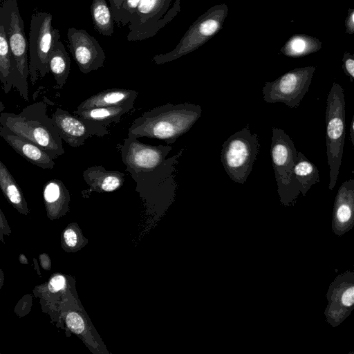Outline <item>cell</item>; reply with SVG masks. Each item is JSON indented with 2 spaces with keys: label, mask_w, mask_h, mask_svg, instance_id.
Masks as SVG:
<instances>
[{
  "label": "cell",
  "mask_w": 354,
  "mask_h": 354,
  "mask_svg": "<svg viewBox=\"0 0 354 354\" xmlns=\"http://www.w3.org/2000/svg\"><path fill=\"white\" fill-rule=\"evenodd\" d=\"M4 109V106L1 102H0V113Z\"/></svg>",
  "instance_id": "37"
},
{
  "label": "cell",
  "mask_w": 354,
  "mask_h": 354,
  "mask_svg": "<svg viewBox=\"0 0 354 354\" xmlns=\"http://www.w3.org/2000/svg\"><path fill=\"white\" fill-rule=\"evenodd\" d=\"M65 286V277L62 275H55L49 281L48 289L52 292H57L61 290H63Z\"/></svg>",
  "instance_id": "30"
},
{
  "label": "cell",
  "mask_w": 354,
  "mask_h": 354,
  "mask_svg": "<svg viewBox=\"0 0 354 354\" xmlns=\"http://www.w3.org/2000/svg\"><path fill=\"white\" fill-rule=\"evenodd\" d=\"M10 48L4 26L0 21V82L5 93H9L12 88L10 83Z\"/></svg>",
  "instance_id": "25"
},
{
  "label": "cell",
  "mask_w": 354,
  "mask_h": 354,
  "mask_svg": "<svg viewBox=\"0 0 354 354\" xmlns=\"http://www.w3.org/2000/svg\"><path fill=\"white\" fill-rule=\"evenodd\" d=\"M20 262L22 263H28V261H26V258L24 254H21L19 257Z\"/></svg>",
  "instance_id": "36"
},
{
  "label": "cell",
  "mask_w": 354,
  "mask_h": 354,
  "mask_svg": "<svg viewBox=\"0 0 354 354\" xmlns=\"http://www.w3.org/2000/svg\"><path fill=\"white\" fill-rule=\"evenodd\" d=\"M43 197L48 212L52 216L64 212L68 208L69 192L60 180L47 181L43 187Z\"/></svg>",
  "instance_id": "18"
},
{
  "label": "cell",
  "mask_w": 354,
  "mask_h": 354,
  "mask_svg": "<svg viewBox=\"0 0 354 354\" xmlns=\"http://www.w3.org/2000/svg\"><path fill=\"white\" fill-rule=\"evenodd\" d=\"M52 15L36 12L31 16L29 39V76L32 85L50 73L48 59L51 49L59 40V30L52 26Z\"/></svg>",
  "instance_id": "8"
},
{
  "label": "cell",
  "mask_w": 354,
  "mask_h": 354,
  "mask_svg": "<svg viewBox=\"0 0 354 354\" xmlns=\"http://www.w3.org/2000/svg\"><path fill=\"white\" fill-rule=\"evenodd\" d=\"M293 176L303 196L306 195L312 185L320 181L317 167L300 151H297Z\"/></svg>",
  "instance_id": "21"
},
{
  "label": "cell",
  "mask_w": 354,
  "mask_h": 354,
  "mask_svg": "<svg viewBox=\"0 0 354 354\" xmlns=\"http://www.w3.org/2000/svg\"><path fill=\"white\" fill-rule=\"evenodd\" d=\"M0 21L3 25L10 53V83L20 96L29 100L28 41L17 0H3L0 4Z\"/></svg>",
  "instance_id": "3"
},
{
  "label": "cell",
  "mask_w": 354,
  "mask_h": 354,
  "mask_svg": "<svg viewBox=\"0 0 354 354\" xmlns=\"http://www.w3.org/2000/svg\"><path fill=\"white\" fill-rule=\"evenodd\" d=\"M270 155L277 192L281 202L288 205L297 198L300 192L293 176L297 151L294 142L281 129L272 128Z\"/></svg>",
  "instance_id": "7"
},
{
  "label": "cell",
  "mask_w": 354,
  "mask_h": 354,
  "mask_svg": "<svg viewBox=\"0 0 354 354\" xmlns=\"http://www.w3.org/2000/svg\"><path fill=\"white\" fill-rule=\"evenodd\" d=\"M260 147L259 136L251 133L249 124L223 143L221 160L231 180L240 184L247 180Z\"/></svg>",
  "instance_id": "5"
},
{
  "label": "cell",
  "mask_w": 354,
  "mask_h": 354,
  "mask_svg": "<svg viewBox=\"0 0 354 354\" xmlns=\"http://www.w3.org/2000/svg\"><path fill=\"white\" fill-rule=\"evenodd\" d=\"M0 189L7 200L20 212H28L23 192L7 167L0 160Z\"/></svg>",
  "instance_id": "22"
},
{
  "label": "cell",
  "mask_w": 354,
  "mask_h": 354,
  "mask_svg": "<svg viewBox=\"0 0 354 354\" xmlns=\"http://www.w3.org/2000/svg\"><path fill=\"white\" fill-rule=\"evenodd\" d=\"M342 68L352 82L354 80V56L345 51L342 59Z\"/></svg>",
  "instance_id": "28"
},
{
  "label": "cell",
  "mask_w": 354,
  "mask_h": 354,
  "mask_svg": "<svg viewBox=\"0 0 354 354\" xmlns=\"http://www.w3.org/2000/svg\"><path fill=\"white\" fill-rule=\"evenodd\" d=\"M67 38L70 52L82 73L103 67L105 53L94 37L84 29L72 27L68 29Z\"/></svg>",
  "instance_id": "12"
},
{
  "label": "cell",
  "mask_w": 354,
  "mask_h": 354,
  "mask_svg": "<svg viewBox=\"0 0 354 354\" xmlns=\"http://www.w3.org/2000/svg\"><path fill=\"white\" fill-rule=\"evenodd\" d=\"M172 150L169 145H151L128 135L120 145V152L127 171H149L160 166Z\"/></svg>",
  "instance_id": "11"
},
{
  "label": "cell",
  "mask_w": 354,
  "mask_h": 354,
  "mask_svg": "<svg viewBox=\"0 0 354 354\" xmlns=\"http://www.w3.org/2000/svg\"><path fill=\"white\" fill-rule=\"evenodd\" d=\"M354 180L344 181L339 188L334 205V217L338 224H347L353 218Z\"/></svg>",
  "instance_id": "19"
},
{
  "label": "cell",
  "mask_w": 354,
  "mask_h": 354,
  "mask_svg": "<svg viewBox=\"0 0 354 354\" xmlns=\"http://www.w3.org/2000/svg\"><path fill=\"white\" fill-rule=\"evenodd\" d=\"M0 124L34 143L53 159L64 153L62 140L47 115V105L44 102L29 104L19 113L1 112Z\"/></svg>",
  "instance_id": "2"
},
{
  "label": "cell",
  "mask_w": 354,
  "mask_h": 354,
  "mask_svg": "<svg viewBox=\"0 0 354 354\" xmlns=\"http://www.w3.org/2000/svg\"><path fill=\"white\" fill-rule=\"evenodd\" d=\"M66 322L68 327L75 333H81L84 330V323L82 318L76 313L67 315Z\"/></svg>",
  "instance_id": "27"
},
{
  "label": "cell",
  "mask_w": 354,
  "mask_h": 354,
  "mask_svg": "<svg viewBox=\"0 0 354 354\" xmlns=\"http://www.w3.org/2000/svg\"><path fill=\"white\" fill-rule=\"evenodd\" d=\"M133 105L113 107H93L77 109L74 111L75 115L86 122L107 127L111 123L120 122L122 116L129 112Z\"/></svg>",
  "instance_id": "17"
},
{
  "label": "cell",
  "mask_w": 354,
  "mask_h": 354,
  "mask_svg": "<svg viewBox=\"0 0 354 354\" xmlns=\"http://www.w3.org/2000/svg\"><path fill=\"white\" fill-rule=\"evenodd\" d=\"M139 2L140 0H123L114 22L122 26L129 24L137 10Z\"/></svg>",
  "instance_id": "26"
},
{
  "label": "cell",
  "mask_w": 354,
  "mask_h": 354,
  "mask_svg": "<svg viewBox=\"0 0 354 354\" xmlns=\"http://www.w3.org/2000/svg\"><path fill=\"white\" fill-rule=\"evenodd\" d=\"M346 32L354 33V9H348V15L345 19Z\"/></svg>",
  "instance_id": "32"
},
{
  "label": "cell",
  "mask_w": 354,
  "mask_h": 354,
  "mask_svg": "<svg viewBox=\"0 0 354 354\" xmlns=\"http://www.w3.org/2000/svg\"><path fill=\"white\" fill-rule=\"evenodd\" d=\"M84 181L89 186L87 192H112L120 189L125 180L124 174L106 170L101 165L92 166L83 171Z\"/></svg>",
  "instance_id": "15"
},
{
  "label": "cell",
  "mask_w": 354,
  "mask_h": 354,
  "mask_svg": "<svg viewBox=\"0 0 354 354\" xmlns=\"http://www.w3.org/2000/svg\"><path fill=\"white\" fill-rule=\"evenodd\" d=\"M202 113L201 106L167 103L143 113L133 120L128 135L165 141L168 145L190 130Z\"/></svg>",
  "instance_id": "1"
},
{
  "label": "cell",
  "mask_w": 354,
  "mask_h": 354,
  "mask_svg": "<svg viewBox=\"0 0 354 354\" xmlns=\"http://www.w3.org/2000/svg\"><path fill=\"white\" fill-rule=\"evenodd\" d=\"M123 0H109L113 21L115 19L119 8Z\"/></svg>",
  "instance_id": "33"
},
{
  "label": "cell",
  "mask_w": 354,
  "mask_h": 354,
  "mask_svg": "<svg viewBox=\"0 0 354 354\" xmlns=\"http://www.w3.org/2000/svg\"><path fill=\"white\" fill-rule=\"evenodd\" d=\"M322 48V42L316 37L306 34L292 35L281 48V52L290 57H301L315 53Z\"/></svg>",
  "instance_id": "23"
},
{
  "label": "cell",
  "mask_w": 354,
  "mask_h": 354,
  "mask_svg": "<svg viewBox=\"0 0 354 354\" xmlns=\"http://www.w3.org/2000/svg\"><path fill=\"white\" fill-rule=\"evenodd\" d=\"M3 217V214L0 209V220H1V218Z\"/></svg>",
  "instance_id": "38"
},
{
  "label": "cell",
  "mask_w": 354,
  "mask_h": 354,
  "mask_svg": "<svg viewBox=\"0 0 354 354\" xmlns=\"http://www.w3.org/2000/svg\"><path fill=\"white\" fill-rule=\"evenodd\" d=\"M41 263L43 268L49 270L50 268V261L46 254L40 256Z\"/></svg>",
  "instance_id": "34"
},
{
  "label": "cell",
  "mask_w": 354,
  "mask_h": 354,
  "mask_svg": "<svg viewBox=\"0 0 354 354\" xmlns=\"http://www.w3.org/2000/svg\"><path fill=\"white\" fill-rule=\"evenodd\" d=\"M227 12L228 8L225 3L211 7L189 26L174 50L154 55L151 61L160 65L196 50L222 29Z\"/></svg>",
  "instance_id": "6"
},
{
  "label": "cell",
  "mask_w": 354,
  "mask_h": 354,
  "mask_svg": "<svg viewBox=\"0 0 354 354\" xmlns=\"http://www.w3.org/2000/svg\"><path fill=\"white\" fill-rule=\"evenodd\" d=\"M326 140L330 169L328 187L333 190L337 181L345 139V100L343 88L333 83L326 99Z\"/></svg>",
  "instance_id": "4"
},
{
  "label": "cell",
  "mask_w": 354,
  "mask_h": 354,
  "mask_svg": "<svg viewBox=\"0 0 354 354\" xmlns=\"http://www.w3.org/2000/svg\"><path fill=\"white\" fill-rule=\"evenodd\" d=\"M50 72L53 75L57 85L62 88L70 73L71 59L60 40L53 45L48 59Z\"/></svg>",
  "instance_id": "20"
},
{
  "label": "cell",
  "mask_w": 354,
  "mask_h": 354,
  "mask_svg": "<svg viewBox=\"0 0 354 354\" xmlns=\"http://www.w3.org/2000/svg\"><path fill=\"white\" fill-rule=\"evenodd\" d=\"M0 136L21 156L41 169H52L55 161L45 151L0 124Z\"/></svg>",
  "instance_id": "14"
},
{
  "label": "cell",
  "mask_w": 354,
  "mask_h": 354,
  "mask_svg": "<svg viewBox=\"0 0 354 354\" xmlns=\"http://www.w3.org/2000/svg\"><path fill=\"white\" fill-rule=\"evenodd\" d=\"M51 119L62 140L72 147L83 145L93 136L104 137L109 134L106 127L86 122L61 108L55 109Z\"/></svg>",
  "instance_id": "13"
},
{
  "label": "cell",
  "mask_w": 354,
  "mask_h": 354,
  "mask_svg": "<svg viewBox=\"0 0 354 354\" xmlns=\"http://www.w3.org/2000/svg\"><path fill=\"white\" fill-rule=\"evenodd\" d=\"M341 304L345 308H349L353 306L354 302V288L351 286L346 288L341 297Z\"/></svg>",
  "instance_id": "31"
},
{
  "label": "cell",
  "mask_w": 354,
  "mask_h": 354,
  "mask_svg": "<svg viewBox=\"0 0 354 354\" xmlns=\"http://www.w3.org/2000/svg\"><path fill=\"white\" fill-rule=\"evenodd\" d=\"M91 13L95 30L104 36H112L114 21L106 0H93Z\"/></svg>",
  "instance_id": "24"
},
{
  "label": "cell",
  "mask_w": 354,
  "mask_h": 354,
  "mask_svg": "<svg viewBox=\"0 0 354 354\" xmlns=\"http://www.w3.org/2000/svg\"><path fill=\"white\" fill-rule=\"evenodd\" d=\"M64 240L68 248H74L80 241V234L75 230L68 227L64 232Z\"/></svg>",
  "instance_id": "29"
},
{
  "label": "cell",
  "mask_w": 354,
  "mask_h": 354,
  "mask_svg": "<svg viewBox=\"0 0 354 354\" xmlns=\"http://www.w3.org/2000/svg\"><path fill=\"white\" fill-rule=\"evenodd\" d=\"M350 139L353 146H354V115L352 118L351 124H350Z\"/></svg>",
  "instance_id": "35"
},
{
  "label": "cell",
  "mask_w": 354,
  "mask_h": 354,
  "mask_svg": "<svg viewBox=\"0 0 354 354\" xmlns=\"http://www.w3.org/2000/svg\"><path fill=\"white\" fill-rule=\"evenodd\" d=\"M138 94V91L131 89L110 88L103 90L84 100L77 106V109L133 105Z\"/></svg>",
  "instance_id": "16"
},
{
  "label": "cell",
  "mask_w": 354,
  "mask_h": 354,
  "mask_svg": "<svg viewBox=\"0 0 354 354\" xmlns=\"http://www.w3.org/2000/svg\"><path fill=\"white\" fill-rule=\"evenodd\" d=\"M140 0L137 10L129 23L127 39L142 41L156 35L180 11V1Z\"/></svg>",
  "instance_id": "9"
},
{
  "label": "cell",
  "mask_w": 354,
  "mask_h": 354,
  "mask_svg": "<svg viewBox=\"0 0 354 354\" xmlns=\"http://www.w3.org/2000/svg\"><path fill=\"white\" fill-rule=\"evenodd\" d=\"M315 69V66L297 68L266 82L262 89L264 101L282 102L290 108L299 106L308 91Z\"/></svg>",
  "instance_id": "10"
}]
</instances>
